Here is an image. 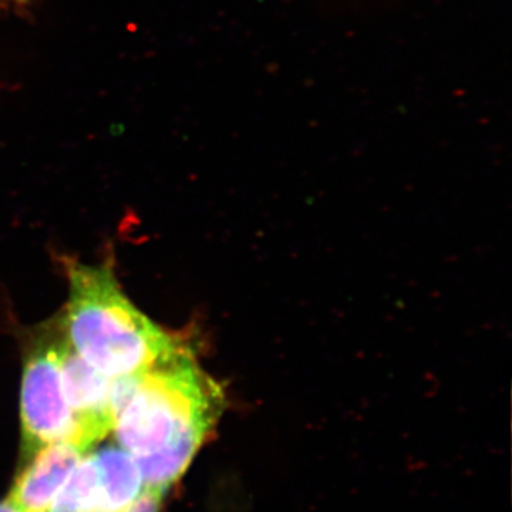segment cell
Wrapping results in <instances>:
<instances>
[{
	"label": "cell",
	"mask_w": 512,
	"mask_h": 512,
	"mask_svg": "<svg viewBox=\"0 0 512 512\" xmlns=\"http://www.w3.org/2000/svg\"><path fill=\"white\" fill-rule=\"evenodd\" d=\"M62 379L64 396L76 421L77 447L87 453L113 430V379L87 365L67 339L63 343Z\"/></svg>",
	"instance_id": "cell-4"
},
{
	"label": "cell",
	"mask_w": 512,
	"mask_h": 512,
	"mask_svg": "<svg viewBox=\"0 0 512 512\" xmlns=\"http://www.w3.org/2000/svg\"><path fill=\"white\" fill-rule=\"evenodd\" d=\"M0 512H20L9 500L0 503Z\"/></svg>",
	"instance_id": "cell-9"
},
{
	"label": "cell",
	"mask_w": 512,
	"mask_h": 512,
	"mask_svg": "<svg viewBox=\"0 0 512 512\" xmlns=\"http://www.w3.org/2000/svg\"><path fill=\"white\" fill-rule=\"evenodd\" d=\"M25 0H0V3H22Z\"/></svg>",
	"instance_id": "cell-10"
},
{
	"label": "cell",
	"mask_w": 512,
	"mask_h": 512,
	"mask_svg": "<svg viewBox=\"0 0 512 512\" xmlns=\"http://www.w3.org/2000/svg\"><path fill=\"white\" fill-rule=\"evenodd\" d=\"M67 275L64 336L101 375L109 379L137 375L184 342L138 311L110 265L70 262Z\"/></svg>",
	"instance_id": "cell-2"
},
{
	"label": "cell",
	"mask_w": 512,
	"mask_h": 512,
	"mask_svg": "<svg viewBox=\"0 0 512 512\" xmlns=\"http://www.w3.org/2000/svg\"><path fill=\"white\" fill-rule=\"evenodd\" d=\"M63 328L39 330L23 363L20 416L22 457L32 460L43 448L59 441L77 446L76 421L64 396L62 379Z\"/></svg>",
	"instance_id": "cell-3"
},
{
	"label": "cell",
	"mask_w": 512,
	"mask_h": 512,
	"mask_svg": "<svg viewBox=\"0 0 512 512\" xmlns=\"http://www.w3.org/2000/svg\"><path fill=\"white\" fill-rule=\"evenodd\" d=\"M97 468L96 512H123L143 490L136 458L120 446H107L92 454Z\"/></svg>",
	"instance_id": "cell-6"
},
{
	"label": "cell",
	"mask_w": 512,
	"mask_h": 512,
	"mask_svg": "<svg viewBox=\"0 0 512 512\" xmlns=\"http://www.w3.org/2000/svg\"><path fill=\"white\" fill-rule=\"evenodd\" d=\"M165 494L167 491L161 488L143 485V490L123 512H160Z\"/></svg>",
	"instance_id": "cell-8"
},
{
	"label": "cell",
	"mask_w": 512,
	"mask_h": 512,
	"mask_svg": "<svg viewBox=\"0 0 512 512\" xmlns=\"http://www.w3.org/2000/svg\"><path fill=\"white\" fill-rule=\"evenodd\" d=\"M97 468L93 456L83 457L47 512H96Z\"/></svg>",
	"instance_id": "cell-7"
},
{
	"label": "cell",
	"mask_w": 512,
	"mask_h": 512,
	"mask_svg": "<svg viewBox=\"0 0 512 512\" xmlns=\"http://www.w3.org/2000/svg\"><path fill=\"white\" fill-rule=\"evenodd\" d=\"M82 448L59 441L40 450L16 478L8 500L20 512H47L84 456Z\"/></svg>",
	"instance_id": "cell-5"
},
{
	"label": "cell",
	"mask_w": 512,
	"mask_h": 512,
	"mask_svg": "<svg viewBox=\"0 0 512 512\" xmlns=\"http://www.w3.org/2000/svg\"><path fill=\"white\" fill-rule=\"evenodd\" d=\"M114 436L136 458L147 487L170 490L225 409L220 384L187 342L137 375L111 382Z\"/></svg>",
	"instance_id": "cell-1"
}]
</instances>
